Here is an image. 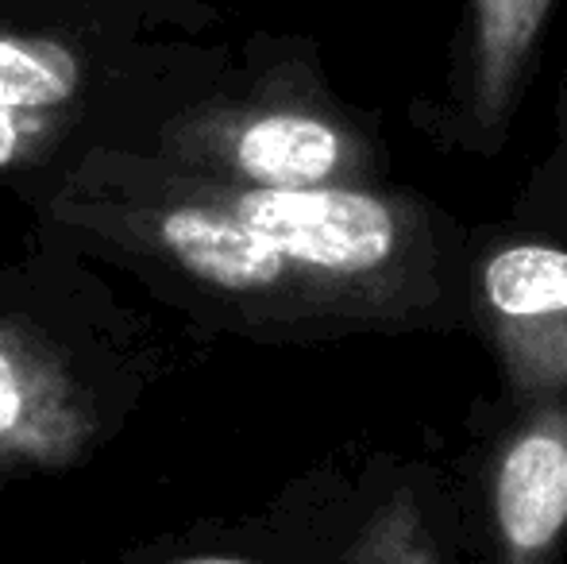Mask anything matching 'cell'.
<instances>
[{
    "instance_id": "52a82bcc",
    "label": "cell",
    "mask_w": 567,
    "mask_h": 564,
    "mask_svg": "<svg viewBox=\"0 0 567 564\" xmlns=\"http://www.w3.org/2000/svg\"><path fill=\"white\" fill-rule=\"evenodd\" d=\"M467 522L452 480L421 460H374L348 499L329 564H460Z\"/></svg>"
},
{
    "instance_id": "5b68a950",
    "label": "cell",
    "mask_w": 567,
    "mask_h": 564,
    "mask_svg": "<svg viewBox=\"0 0 567 564\" xmlns=\"http://www.w3.org/2000/svg\"><path fill=\"white\" fill-rule=\"evenodd\" d=\"M471 325L491 345L509 399L567 394V244L537 233L475 240Z\"/></svg>"
},
{
    "instance_id": "7a4b0ae2",
    "label": "cell",
    "mask_w": 567,
    "mask_h": 564,
    "mask_svg": "<svg viewBox=\"0 0 567 564\" xmlns=\"http://www.w3.org/2000/svg\"><path fill=\"white\" fill-rule=\"evenodd\" d=\"M220 70V51L140 35L82 0H0V178L147 151Z\"/></svg>"
},
{
    "instance_id": "3957f363",
    "label": "cell",
    "mask_w": 567,
    "mask_h": 564,
    "mask_svg": "<svg viewBox=\"0 0 567 564\" xmlns=\"http://www.w3.org/2000/svg\"><path fill=\"white\" fill-rule=\"evenodd\" d=\"M174 171L228 186H379L386 151L321 82L301 47L255 39L244 70H220L147 143Z\"/></svg>"
},
{
    "instance_id": "6da1fadb",
    "label": "cell",
    "mask_w": 567,
    "mask_h": 564,
    "mask_svg": "<svg viewBox=\"0 0 567 564\" xmlns=\"http://www.w3.org/2000/svg\"><path fill=\"white\" fill-rule=\"evenodd\" d=\"M51 213L158 259L231 321L275 337L452 332L471 325V233L417 189H259L147 151L70 163Z\"/></svg>"
},
{
    "instance_id": "8992f818",
    "label": "cell",
    "mask_w": 567,
    "mask_h": 564,
    "mask_svg": "<svg viewBox=\"0 0 567 564\" xmlns=\"http://www.w3.org/2000/svg\"><path fill=\"white\" fill-rule=\"evenodd\" d=\"M101 437V410L66 356L0 309V480L78 468Z\"/></svg>"
},
{
    "instance_id": "9c48e42d",
    "label": "cell",
    "mask_w": 567,
    "mask_h": 564,
    "mask_svg": "<svg viewBox=\"0 0 567 564\" xmlns=\"http://www.w3.org/2000/svg\"><path fill=\"white\" fill-rule=\"evenodd\" d=\"M93 12L140 31V35H163V31H202L217 16V0H82Z\"/></svg>"
},
{
    "instance_id": "ba28073f",
    "label": "cell",
    "mask_w": 567,
    "mask_h": 564,
    "mask_svg": "<svg viewBox=\"0 0 567 564\" xmlns=\"http://www.w3.org/2000/svg\"><path fill=\"white\" fill-rule=\"evenodd\" d=\"M553 8L556 0H471L460 93V132L467 147L491 151L506 140Z\"/></svg>"
},
{
    "instance_id": "277c9868",
    "label": "cell",
    "mask_w": 567,
    "mask_h": 564,
    "mask_svg": "<svg viewBox=\"0 0 567 564\" xmlns=\"http://www.w3.org/2000/svg\"><path fill=\"white\" fill-rule=\"evenodd\" d=\"M475 499L478 564H567V394L506 402Z\"/></svg>"
},
{
    "instance_id": "30bf717a",
    "label": "cell",
    "mask_w": 567,
    "mask_h": 564,
    "mask_svg": "<svg viewBox=\"0 0 567 564\" xmlns=\"http://www.w3.org/2000/svg\"><path fill=\"white\" fill-rule=\"evenodd\" d=\"M178 564H255V561H244V557H189V561H178Z\"/></svg>"
}]
</instances>
